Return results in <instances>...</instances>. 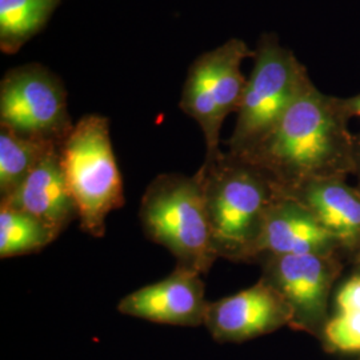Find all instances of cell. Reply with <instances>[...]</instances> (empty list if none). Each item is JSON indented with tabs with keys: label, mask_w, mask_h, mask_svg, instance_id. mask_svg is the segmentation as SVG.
Segmentation results:
<instances>
[{
	"label": "cell",
	"mask_w": 360,
	"mask_h": 360,
	"mask_svg": "<svg viewBox=\"0 0 360 360\" xmlns=\"http://www.w3.org/2000/svg\"><path fill=\"white\" fill-rule=\"evenodd\" d=\"M348 120L342 98L309 82L270 134L238 156L262 168L284 193L311 180L346 178L355 171V135Z\"/></svg>",
	"instance_id": "6da1fadb"
},
{
	"label": "cell",
	"mask_w": 360,
	"mask_h": 360,
	"mask_svg": "<svg viewBox=\"0 0 360 360\" xmlns=\"http://www.w3.org/2000/svg\"><path fill=\"white\" fill-rule=\"evenodd\" d=\"M200 169L218 257L233 262L255 260L264 219L281 188L262 168L231 153H221Z\"/></svg>",
	"instance_id": "7a4b0ae2"
},
{
	"label": "cell",
	"mask_w": 360,
	"mask_h": 360,
	"mask_svg": "<svg viewBox=\"0 0 360 360\" xmlns=\"http://www.w3.org/2000/svg\"><path fill=\"white\" fill-rule=\"evenodd\" d=\"M139 219L146 236L167 248L176 266L207 274L218 259L205 195V175L160 174L143 193Z\"/></svg>",
	"instance_id": "3957f363"
},
{
	"label": "cell",
	"mask_w": 360,
	"mask_h": 360,
	"mask_svg": "<svg viewBox=\"0 0 360 360\" xmlns=\"http://www.w3.org/2000/svg\"><path fill=\"white\" fill-rule=\"evenodd\" d=\"M59 153L80 229L92 238H103L105 219L126 203L108 119L83 116L60 143Z\"/></svg>",
	"instance_id": "277c9868"
},
{
	"label": "cell",
	"mask_w": 360,
	"mask_h": 360,
	"mask_svg": "<svg viewBox=\"0 0 360 360\" xmlns=\"http://www.w3.org/2000/svg\"><path fill=\"white\" fill-rule=\"evenodd\" d=\"M309 82L307 68L281 44L278 35L263 34L254 50V67L236 111L229 153L245 155L254 150Z\"/></svg>",
	"instance_id": "5b68a950"
},
{
	"label": "cell",
	"mask_w": 360,
	"mask_h": 360,
	"mask_svg": "<svg viewBox=\"0 0 360 360\" xmlns=\"http://www.w3.org/2000/svg\"><path fill=\"white\" fill-rule=\"evenodd\" d=\"M254 51L240 39H230L211 51L199 55L190 65L181 91L180 110L193 117L205 135V165L220 151V131L226 117L236 112L245 91L242 63Z\"/></svg>",
	"instance_id": "8992f818"
},
{
	"label": "cell",
	"mask_w": 360,
	"mask_h": 360,
	"mask_svg": "<svg viewBox=\"0 0 360 360\" xmlns=\"http://www.w3.org/2000/svg\"><path fill=\"white\" fill-rule=\"evenodd\" d=\"M0 127L47 142H63L74 127L62 79L39 63L19 65L0 82Z\"/></svg>",
	"instance_id": "52a82bcc"
},
{
	"label": "cell",
	"mask_w": 360,
	"mask_h": 360,
	"mask_svg": "<svg viewBox=\"0 0 360 360\" xmlns=\"http://www.w3.org/2000/svg\"><path fill=\"white\" fill-rule=\"evenodd\" d=\"M262 278L281 294L291 311V327H324L328 296L340 266L335 254L281 255L262 259Z\"/></svg>",
	"instance_id": "ba28073f"
},
{
	"label": "cell",
	"mask_w": 360,
	"mask_h": 360,
	"mask_svg": "<svg viewBox=\"0 0 360 360\" xmlns=\"http://www.w3.org/2000/svg\"><path fill=\"white\" fill-rule=\"evenodd\" d=\"M291 324V311L267 281L210 302L205 326L218 343H240Z\"/></svg>",
	"instance_id": "9c48e42d"
},
{
	"label": "cell",
	"mask_w": 360,
	"mask_h": 360,
	"mask_svg": "<svg viewBox=\"0 0 360 360\" xmlns=\"http://www.w3.org/2000/svg\"><path fill=\"white\" fill-rule=\"evenodd\" d=\"M208 304L202 274L176 266L160 282L122 297L117 311L147 322L198 327L205 324Z\"/></svg>",
	"instance_id": "30bf717a"
},
{
	"label": "cell",
	"mask_w": 360,
	"mask_h": 360,
	"mask_svg": "<svg viewBox=\"0 0 360 360\" xmlns=\"http://www.w3.org/2000/svg\"><path fill=\"white\" fill-rule=\"evenodd\" d=\"M339 248L333 235L295 196L279 190L264 219L255 260L281 255H333Z\"/></svg>",
	"instance_id": "8fae6325"
},
{
	"label": "cell",
	"mask_w": 360,
	"mask_h": 360,
	"mask_svg": "<svg viewBox=\"0 0 360 360\" xmlns=\"http://www.w3.org/2000/svg\"><path fill=\"white\" fill-rule=\"evenodd\" d=\"M60 144L50 148L20 187L0 203L38 219L58 238L77 219L74 198L60 162Z\"/></svg>",
	"instance_id": "7c38bea8"
},
{
	"label": "cell",
	"mask_w": 360,
	"mask_h": 360,
	"mask_svg": "<svg viewBox=\"0 0 360 360\" xmlns=\"http://www.w3.org/2000/svg\"><path fill=\"white\" fill-rule=\"evenodd\" d=\"M333 235L339 248L360 251V190L346 178L311 180L290 191Z\"/></svg>",
	"instance_id": "4fadbf2b"
},
{
	"label": "cell",
	"mask_w": 360,
	"mask_h": 360,
	"mask_svg": "<svg viewBox=\"0 0 360 360\" xmlns=\"http://www.w3.org/2000/svg\"><path fill=\"white\" fill-rule=\"evenodd\" d=\"M63 0H0V50L16 53L46 27Z\"/></svg>",
	"instance_id": "5bb4252c"
},
{
	"label": "cell",
	"mask_w": 360,
	"mask_h": 360,
	"mask_svg": "<svg viewBox=\"0 0 360 360\" xmlns=\"http://www.w3.org/2000/svg\"><path fill=\"white\" fill-rule=\"evenodd\" d=\"M56 144L0 127V200L13 195Z\"/></svg>",
	"instance_id": "9a60e30c"
},
{
	"label": "cell",
	"mask_w": 360,
	"mask_h": 360,
	"mask_svg": "<svg viewBox=\"0 0 360 360\" xmlns=\"http://www.w3.org/2000/svg\"><path fill=\"white\" fill-rule=\"evenodd\" d=\"M58 236L38 219L0 203V257L34 254L51 245Z\"/></svg>",
	"instance_id": "2e32d148"
},
{
	"label": "cell",
	"mask_w": 360,
	"mask_h": 360,
	"mask_svg": "<svg viewBox=\"0 0 360 360\" xmlns=\"http://www.w3.org/2000/svg\"><path fill=\"white\" fill-rule=\"evenodd\" d=\"M323 334L331 347L342 352L360 351V311L335 312L324 324Z\"/></svg>",
	"instance_id": "e0dca14e"
},
{
	"label": "cell",
	"mask_w": 360,
	"mask_h": 360,
	"mask_svg": "<svg viewBox=\"0 0 360 360\" xmlns=\"http://www.w3.org/2000/svg\"><path fill=\"white\" fill-rule=\"evenodd\" d=\"M335 312L360 311V274L349 278L335 297Z\"/></svg>",
	"instance_id": "ac0fdd59"
},
{
	"label": "cell",
	"mask_w": 360,
	"mask_h": 360,
	"mask_svg": "<svg viewBox=\"0 0 360 360\" xmlns=\"http://www.w3.org/2000/svg\"><path fill=\"white\" fill-rule=\"evenodd\" d=\"M342 102L349 119L354 116L360 117V94L351 98H342Z\"/></svg>",
	"instance_id": "d6986e66"
},
{
	"label": "cell",
	"mask_w": 360,
	"mask_h": 360,
	"mask_svg": "<svg viewBox=\"0 0 360 360\" xmlns=\"http://www.w3.org/2000/svg\"><path fill=\"white\" fill-rule=\"evenodd\" d=\"M354 175L358 178V188L360 190V135L355 136V171Z\"/></svg>",
	"instance_id": "ffe728a7"
}]
</instances>
